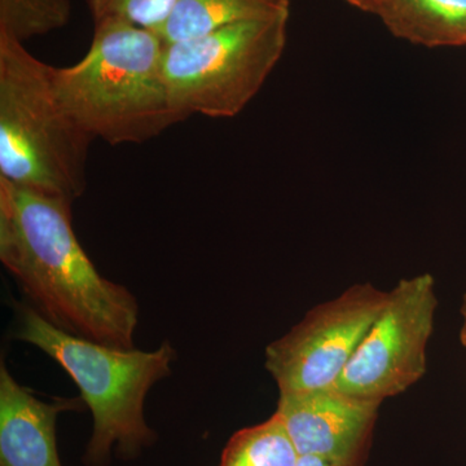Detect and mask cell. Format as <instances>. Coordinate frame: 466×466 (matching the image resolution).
Returning a JSON list of instances; mask_svg holds the SVG:
<instances>
[{"mask_svg": "<svg viewBox=\"0 0 466 466\" xmlns=\"http://www.w3.org/2000/svg\"><path fill=\"white\" fill-rule=\"evenodd\" d=\"M72 204L0 177V262L48 323L88 341L135 349L137 300L86 254Z\"/></svg>", "mask_w": 466, "mask_h": 466, "instance_id": "1", "label": "cell"}, {"mask_svg": "<svg viewBox=\"0 0 466 466\" xmlns=\"http://www.w3.org/2000/svg\"><path fill=\"white\" fill-rule=\"evenodd\" d=\"M165 47L155 30L97 21L87 54L75 66L52 69L58 97L94 139L148 142L184 121L168 96Z\"/></svg>", "mask_w": 466, "mask_h": 466, "instance_id": "2", "label": "cell"}, {"mask_svg": "<svg viewBox=\"0 0 466 466\" xmlns=\"http://www.w3.org/2000/svg\"><path fill=\"white\" fill-rule=\"evenodd\" d=\"M14 337L57 361L81 391L94 417L86 466H108L112 451L122 459L140 456L155 443L144 403L150 389L170 376L177 351L164 342L153 351L112 348L58 329L29 303H16Z\"/></svg>", "mask_w": 466, "mask_h": 466, "instance_id": "3", "label": "cell"}, {"mask_svg": "<svg viewBox=\"0 0 466 466\" xmlns=\"http://www.w3.org/2000/svg\"><path fill=\"white\" fill-rule=\"evenodd\" d=\"M52 69L0 34V177L75 202L87 187L94 137L58 97Z\"/></svg>", "mask_w": 466, "mask_h": 466, "instance_id": "4", "label": "cell"}, {"mask_svg": "<svg viewBox=\"0 0 466 466\" xmlns=\"http://www.w3.org/2000/svg\"><path fill=\"white\" fill-rule=\"evenodd\" d=\"M288 23L283 14L167 43L164 75L174 108L184 119L240 115L283 56Z\"/></svg>", "mask_w": 466, "mask_h": 466, "instance_id": "5", "label": "cell"}, {"mask_svg": "<svg viewBox=\"0 0 466 466\" xmlns=\"http://www.w3.org/2000/svg\"><path fill=\"white\" fill-rule=\"evenodd\" d=\"M438 299L434 276L401 279L352 355L336 390L383 403L424 379Z\"/></svg>", "mask_w": 466, "mask_h": 466, "instance_id": "6", "label": "cell"}, {"mask_svg": "<svg viewBox=\"0 0 466 466\" xmlns=\"http://www.w3.org/2000/svg\"><path fill=\"white\" fill-rule=\"evenodd\" d=\"M389 291L358 283L319 303L265 352L267 372L280 394L333 388L370 325L385 308Z\"/></svg>", "mask_w": 466, "mask_h": 466, "instance_id": "7", "label": "cell"}, {"mask_svg": "<svg viewBox=\"0 0 466 466\" xmlns=\"http://www.w3.org/2000/svg\"><path fill=\"white\" fill-rule=\"evenodd\" d=\"M381 404L327 388L279 395L274 415L299 456L363 466Z\"/></svg>", "mask_w": 466, "mask_h": 466, "instance_id": "8", "label": "cell"}, {"mask_svg": "<svg viewBox=\"0 0 466 466\" xmlns=\"http://www.w3.org/2000/svg\"><path fill=\"white\" fill-rule=\"evenodd\" d=\"M79 398L38 400L0 366V466H63L56 424L66 410L84 406Z\"/></svg>", "mask_w": 466, "mask_h": 466, "instance_id": "9", "label": "cell"}, {"mask_svg": "<svg viewBox=\"0 0 466 466\" xmlns=\"http://www.w3.org/2000/svg\"><path fill=\"white\" fill-rule=\"evenodd\" d=\"M379 17L392 35L413 45L466 46V0H391Z\"/></svg>", "mask_w": 466, "mask_h": 466, "instance_id": "10", "label": "cell"}, {"mask_svg": "<svg viewBox=\"0 0 466 466\" xmlns=\"http://www.w3.org/2000/svg\"><path fill=\"white\" fill-rule=\"evenodd\" d=\"M290 0H179L157 33L167 43L195 38L242 21L289 14Z\"/></svg>", "mask_w": 466, "mask_h": 466, "instance_id": "11", "label": "cell"}, {"mask_svg": "<svg viewBox=\"0 0 466 466\" xmlns=\"http://www.w3.org/2000/svg\"><path fill=\"white\" fill-rule=\"evenodd\" d=\"M299 455L275 415L232 435L219 466H297Z\"/></svg>", "mask_w": 466, "mask_h": 466, "instance_id": "12", "label": "cell"}, {"mask_svg": "<svg viewBox=\"0 0 466 466\" xmlns=\"http://www.w3.org/2000/svg\"><path fill=\"white\" fill-rule=\"evenodd\" d=\"M70 17V0H0V34L24 45L63 29Z\"/></svg>", "mask_w": 466, "mask_h": 466, "instance_id": "13", "label": "cell"}, {"mask_svg": "<svg viewBox=\"0 0 466 466\" xmlns=\"http://www.w3.org/2000/svg\"><path fill=\"white\" fill-rule=\"evenodd\" d=\"M179 0H87L94 23L122 20L157 32Z\"/></svg>", "mask_w": 466, "mask_h": 466, "instance_id": "14", "label": "cell"}, {"mask_svg": "<svg viewBox=\"0 0 466 466\" xmlns=\"http://www.w3.org/2000/svg\"><path fill=\"white\" fill-rule=\"evenodd\" d=\"M345 2H348L352 7L360 9V11L379 16L382 9L385 8L391 0H345Z\"/></svg>", "mask_w": 466, "mask_h": 466, "instance_id": "15", "label": "cell"}, {"mask_svg": "<svg viewBox=\"0 0 466 466\" xmlns=\"http://www.w3.org/2000/svg\"><path fill=\"white\" fill-rule=\"evenodd\" d=\"M297 466H348L330 461V460L318 458V456H299Z\"/></svg>", "mask_w": 466, "mask_h": 466, "instance_id": "16", "label": "cell"}, {"mask_svg": "<svg viewBox=\"0 0 466 466\" xmlns=\"http://www.w3.org/2000/svg\"><path fill=\"white\" fill-rule=\"evenodd\" d=\"M460 317H461V327H460V342L466 350V293L462 296L461 306H460Z\"/></svg>", "mask_w": 466, "mask_h": 466, "instance_id": "17", "label": "cell"}]
</instances>
